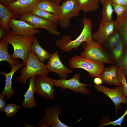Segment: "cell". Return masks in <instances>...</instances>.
Listing matches in <instances>:
<instances>
[{
    "label": "cell",
    "mask_w": 127,
    "mask_h": 127,
    "mask_svg": "<svg viewBox=\"0 0 127 127\" xmlns=\"http://www.w3.org/2000/svg\"><path fill=\"white\" fill-rule=\"evenodd\" d=\"M115 64L118 68L125 72L126 78L127 77V48L122 58Z\"/></svg>",
    "instance_id": "1f68e13d"
},
{
    "label": "cell",
    "mask_w": 127,
    "mask_h": 127,
    "mask_svg": "<svg viewBox=\"0 0 127 127\" xmlns=\"http://www.w3.org/2000/svg\"><path fill=\"white\" fill-rule=\"evenodd\" d=\"M118 68L115 64L105 67L101 75L103 82L109 85H121L117 77Z\"/></svg>",
    "instance_id": "e0dca14e"
},
{
    "label": "cell",
    "mask_w": 127,
    "mask_h": 127,
    "mask_svg": "<svg viewBox=\"0 0 127 127\" xmlns=\"http://www.w3.org/2000/svg\"><path fill=\"white\" fill-rule=\"evenodd\" d=\"M55 3L58 5L59 6L61 1L62 0H51Z\"/></svg>",
    "instance_id": "ab89813d"
},
{
    "label": "cell",
    "mask_w": 127,
    "mask_h": 127,
    "mask_svg": "<svg viewBox=\"0 0 127 127\" xmlns=\"http://www.w3.org/2000/svg\"><path fill=\"white\" fill-rule=\"evenodd\" d=\"M22 63L19 62L12 67L11 71L7 73L4 71H0V74L4 75L5 77V85L1 92L3 95L6 96L8 100L11 99L14 95L16 90L12 87V78L14 74L17 71L23 67Z\"/></svg>",
    "instance_id": "2e32d148"
},
{
    "label": "cell",
    "mask_w": 127,
    "mask_h": 127,
    "mask_svg": "<svg viewBox=\"0 0 127 127\" xmlns=\"http://www.w3.org/2000/svg\"><path fill=\"white\" fill-rule=\"evenodd\" d=\"M35 92L40 96L50 100L55 98L54 88L53 79L47 75H38L35 76L34 80Z\"/></svg>",
    "instance_id": "ba28073f"
},
{
    "label": "cell",
    "mask_w": 127,
    "mask_h": 127,
    "mask_svg": "<svg viewBox=\"0 0 127 127\" xmlns=\"http://www.w3.org/2000/svg\"><path fill=\"white\" fill-rule=\"evenodd\" d=\"M94 87L98 91L102 93L111 100L114 104L116 114L122 107L121 103H123L127 105V98L123 95V89L121 85L117 86L114 88L107 87L101 84L95 85Z\"/></svg>",
    "instance_id": "9c48e42d"
},
{
    "label": "cell",
    "mask_w": 127,
    "mask_h": 127,
    "mask_svg": "<svg viewBox=\"0 0 127 127\" xmlns=\"http://www.w3.org/2000/svg\"><path fill=\"white\" fill-rule=\"evenodd\" d=\"M21 107L20 106L14 103H10L6 105L2 111H4L7 117L11 118L17 113Z\"/></svg>",
    "instance_id": "f1b7e54d"
},
{
    "label": "cell",
    "mask_w": 127,
    "mask_h": 127,
    "mask_svg": "<svg viewBox=\"0 0 127 127\" xmlns=\"http://www.w3.org/2000/svg\"><path fill=\"white\" fill-rule=\"evenodd\" d=\"M9 26L13 34L28 36L39 34L41 32L26 22L22 20L12 19L10 20Z\"/></svg>",
    "instance_id": "7c38bea8"
},
{
    "label": "cell",
    "mask_w": 127,
    "mask_h": 127,
    "mask_svg": "<svg viewBox=\"0 0 127 127\" xmlns=\"http://www.w3.org/2000/svg\"><path fill=\"white\" fill-rule=\"evenodd\" d=\"M71 68H81L85 70L92 77L100 78L105 66L103 64L81 56H75L69 61Z\"/></svg>",
    "instance_id": "5b68a950"
},
{
    "label": "cell",
    "mask_w": 127,
    "mask_h": 127,
    "mask_svg": "<svg viewBox=\"0 0 127 127\" xmlns=\"http://www.w3.org/2000/svg\"><path fill=\"white\" fill-rule=\"evenodd\" d=\"M39 125L40 126V127H48L44 120L42 117L40 120Z\"/></svg>",
    "instance_id": "74e56055"
},
{
    "label": "cell",
    "mask_w": 127,
    "mask_h": 127,
    "mask_svg": "<svg viewBox=\"0 0 127 127\" xmlns=\"http://www.w3.org/2000/svg\"><path fill=\"white\" fill-rule=\"evenodd\" d=\"M58 53V51H56L51 54L47 65V68L49 72L58 74L60 79H67L69 74L72 73L73 71L63 64Z\"/></svg>",
    "instance_id": "8fae6325"
},
{
    "label": "cell",
    "mask_w": 127,
    "mask_h": 127,
    "mask_svg": "<svg viewBox=\"0 0 127 127\" xmlns=\"http://www.w3.org/2000/svg\"><path fill=\"white\" fill-rule=\"evenodd\" d=\"M17 0H0V3L8 7L12 3Z\"/></svg>",
    "instance_id": "e575fe53"
},
{
    "label": "cell",
    "mask_w": 127,
    "mask_h": 127,
    "mask_svg": "<svg viewBox=\"0 0 127 127\" xmlns=\"http://www.w3.org/2000/svg\"><path fill=\"white\" fill-rule=\"evenodd\" d=\"M16 15L8 7L0 3V25L7 33L11 32L9 26V22L12 19L18 18Z\"/></svg>",
    "instance_id": "ac0fdd59"
},
{
    "label": "cell",
    "mask_w": 127,
    "mask_h": 127,
    "mask_svg": "<svg viewBox=\"0 0 127 127\" xmlns=\"http://www.w3.org/2000/svg\"><path fill=\"white\" fill-rule=\"evenodd\" d=\"M41 0H17L8 8L16 15L19 16L31 12Z\"/></svg>",
    "instance_id": "9a60e30c"
},
{
    "label": "cell",
    "mask_w": 127,
    "mask_h": 127,
    "mask_svg": "<svg viewBox=\"0 0 127 127\" xmlns=\"http://www.w3.org/2000/svg\"><path fill=\"white\" fill-rule=\"evenodd\" d=\"M33 13L52 22L56 27L59 24V16L50 13L47 11L35 8L31 12Z\"/></svg>",
    "instance_id": "484cf974"
},
{
    "label": "cell",
    "mask_w": 127,
    "mask_h": 127,
    "mask_svg": "<svg viewBox=\"0 0 127 127\" xmlns=\"http://www.w3.org/2000/svg\"><path fill=\"white\" fill-rule=\"evenodd\" d=\"M81 9L84 13L96 11L99 7V0H77Z\"/></svg>",
    "instance_id": "cb8c5ba5"
},
{
    "label": "cell",
    "mask_w": 127,
    "mask_h": 127,
    "mask_svg": "<svg viewBox=\"0 0 127 127\" xmlns=\"http://www.w3.org/2000/svg\"><path fill=\"white\" fill-rule=\"evenodd\" d=\"M80 76V74L76 73L72 78L69 79H54V85L56 87H60L63 91L68 89L76 93L90 95L91 94V91L86 87L91 86L92 84L81 82L79 80Z\"/></svg>",
    "instance_id": "52a82bcc"
},
{
    "label": "cell",
    "mask_w": 127,
    "mask_h": 127,
    "mask_svg": "<svg viewBox=\"0 0 127 127\" xmlns=\"http://www.w3.org/2000/svg\"><path fill=\"white\" fill-rule=\"evenodd\" d=\"M101 4H102L104 3L105 0H99Z\"/></svg>",
    "instance_id": "60d3db41"
},
{
    "label": "cell",
    "mask_w": 127,
    "mask_h": 127,
    "mask_svg": "<svg viewBox=\"0 0 127 127\" xmlns=\"http://www.w3.org/2000/svg\"><path fill=\"white\" fill-rule=\"evenodd\" d=\"M126 79L127 81V77L126 78Z\"/></svg>",
    "instance_id": "b9f144b4"
},
{
    "label": "cell",
    "mask_w": 127,
    "mask_h": 127,
    "mask_svg": "<svg viewBox=\"0 0 127 127\" xmlns=\"http://www.w3.org/2000/svg\"><path fill=\"white\" fill-rule=\"evenodd\" d=\"M19 18L26 22L36 28L45 29L51 35H60L59 32L56 29V27L52 22L31 12L19 16Z\"/></svg>",
    "instance_id": "30bf717a"
},
{
    "label": "cell",
    "mask_w": 127,
    "mask_h": 127,
    "mask_svg": "<svg viewBox=\"0 0 127 127\" xmlns=\"http://www.w3.org/2000/svg\"><path fill=\"white\" fill-rule=\"evenodd\" d=\"M117 77L119 81L121 83L123 89V95L125 97L127 96V83L125 72L118 68Z\"/></svg>",
    "instance_id": "f546056e"
},
{
    "label": "cell",
    "mask_w": 127,
    "mask_h": 127,
    "mask_svg": "<svg viewBox=\"0 0 127 127\" xmlns=\"http://www.w3.org/2000/svg\"><path fill=\"white\" fill-rule=\"evenodd\" d=\"M81 45L84 51L80 56L103 64H115L109 52L95 41L84 42Z\"/></svg>",
    "instance_id": "277c9868"
},
{
    "label": "cell",
    "mask_w": 127,
    "mask_h": 127,
    "mask_svg": "<svg viewBox=\"0 0 127 127\" xmlns=\"http://www.w3.org/2000/svg\"><path fill=\"white\" fill-rule=\"evenodd\" d=\"M8 43L2 38L0 40V61H6L9 64L10 67L19 63L18 58L12 59L9 54L8 47Z\"/></svg>",
    "instance_id": "7402d4cb"
},
{
    "label": "cell",
    "mask_w": 127,
    "mask_h": 127,
    "mask_svg": "<svg viewBox=\"0 0 127 127\" xmlns=\"http://www.w3.org/2000/svg\"><path fill=\"white\" fill-rule=\"evenodd\" d=\"M36 8L56 16H59V6L51 0H41L37 4Z\"/></svg>",
    "instance_id": "603a6c76"
},
{
    "label": "cell",
    "mask_w": 127,
    "mask_h": 127,
    "mask_svg": "<svg viewBox=\"0 0 127 127\" xmlns=\"http://www.w3.org/2000/svg\"><path fill=\"white\" fill-rule=\"evenodd\" d=\"M31 51L37 59L43 63L48 60L51 55L41 47L37 38L35 37L32 44Z\"/></svg>",
    "instance_id": "44dd1931"
},
{
    "label": "cell",
    "mask_w": 127,
    "mask_h": 127,
    "mask_svg": "<svg viewBox=\"0 0 127 127\" xmlns=\"http://www.w3.org/2000/svg\"></svg>",
    "instance_id": "7bdbcfd3"
},
{
    "label": "cell",
    "mask_w": 127,
    "mask_h": 127,
    "mask_svg": "<svg viewBox=\"0 0 127 127\" xmlns=\"http://www.w3.org/2000/svg\"><path fill=\"white\" fill-rule=\"evenodd\" d=\"M4 96L1 93H0V111L1 112L2 109L6 105L7 101L5 99Z\"/></svg>",
    "instance_id": "836d02e7"
},
{
    "label": "cell",
    "mask_w": 127,
    "mask_h": 127,
    "mask_svg": "<svg viewBox=\"0 0 127 127\" xmlns=\"http://www.w3.org/2000/svg\"><path fill=\"white\" fill-rule=\"evenodd\" d=\"M115 21L116 30L121 36L126 50L127 48V10L120 20Z\"/></svg>",
    "instance_id": "ffe728a7"
},
{
    "label": "cell",
    "mask_w": 127,
    "mask_h": 127,
    "mask_svg": "<svg viewBox=\"0 0 127 127\" xmlns=\"http://www.w3.org/2000/svg\"><path fill=\"white\" fill-rule=\"evenodd\" d=\"M34 37V35L21 36L11 32L7 33L2 38L5 41L11 44L13 48V53L10 55L12 58L14 60L20 58L22 60V67L25 66Z\"/></svg>",
    "instance_id": "6da1fadb"
},
{
    "label": "cell",
    "mask_w": 127,
    "mask_h": 127,
    "mask_svg": "<svg viewBox=\"0 0 127 127\" xmlns=\"http://www.w3.org/2000/svg\"><path fill=\"white\" fill-rule=\"evenodd\" d=\"M61 108L59 105L50 107L45 110L42 116L48 127H69L60 120L59 116L61 115Z\"/></svg>",
    "instance_id": "5bb4252c"
},
{
    "label": "cell",
    "mask_w": 127,
    "mask_h": 127,
    "mask_svg": "<svg viewBox=\"0 0 127 127\" xmlns=\"http://www.w3.org/2000/svg\"><path fill=\"white\" fill-rule=\"evenodd\" d=\"M113 3L123 6H127V0H111Z\"/></svg>",
    "instance_id": "d590c367"
},
{
    "label": "cell",
    "mask_w": 127,
    "mask_h": 127,
    "mask_svg": "<svg viewBox=\"0 0 127 127\" xmlns=\"http://www.w3.org/2000/svg\"><path fill=\"white\" fill-rule=\"evenodd\" d=\"M115 25V21L108 22L102 19L99 23L98 31L92 34V40L102 46L107 39L116 31Z\"/></svg>",
    "instance_id": "4fadbf2b"
},
{
    "label": "cell",
    "mask_w": 127,
    "mask_h": 127,
    "mask_svg": "<svg viewBox=\"0 0 127 127\" xmlns=\"http://www.w3.org/2000/svg\"><path fill=\"white\" fill-rule=\"evenodd\" d=\"M127 115V109L123 115L116 120L113 121L110 120V116H103V118L99 122L98 127H102L109 125L114 126L119 125L122 127L121 124L125 116Z\"/></svg>",
    "instance_id": "83f0119b"
},
{
    "label": "cell",
    "mask_w": 127,
    "mask_h": 127,
    "mask_svg": "<svg viewBox=\"0 0 127 127\" xmlns=\"http://www.w3.org/2000/svg\"><path fill=\"white\" fill-rule=\"evenodd\" d=\"M35 76H33L29 79V87L24 96V99L21 104V106L24 108H34L37 106L36 101L34 97V93L35 92Z\"/></svg>",
    "instance_id": "d6986e66"
},
{
    "label": "cell",
    "mask_w": 127,
    "mask_h": 127,
    "mask_svg": "<svg viewBox=\"0 0 127 127\" xmlns=\"http://www.w3.org/2000/svg\"><path fill=\"white\" fill-rule=\"evenodd\" d=\"M83 25V30L79 35L72 40L71 37L64 35L56 41L57 47L62 50L66 52L70 51L72 49L77 50L78 48L84 42L93 40L92 30L93 23L89 18L84 17L81 20Z\"/></svg>",
    "instance_id": "7a4b0ae2"
},
{
    "label": "cell",
    "mask_w": 127,
    "mask_h": 127,
    "mask_svg": "<svg viewBox=\"0 0 127 127\" xmlns=\"http://www.w3.org/2000/svg\"><path fill=\"white\" fill-rule=\"evenodd\" d=\"M103 5V8L102 12V19L108 22L113 21L112 16L114 10L111 0H105Z\"/></svg>",
    "instance_id": "4316f807"
},
{
    "label": "cell",
    "mask_w": 127,
    "mask_h": 127,
    "mask_svg": "<svg viewBox=\"0 0 127 127\" xmlns=\"http://www.w3.org/2000/svg\"><path fill=\"white\" fill-rule=\"evenodd\" d=\"M20 75L17 81L24 85L28 80L38 75H47L49 72L47 65L39 60L31 51L27 60L25 66L20 70Z\"/></svg>",
    "instance_id": "3957f363"
},
{
    "label": "cell",
    "mask_w": 127,
    "mask_h": 127,
    "mask_svg": "<svg viewBox=\"0 0 127 127\" xmlns=\"http://www.w3.org/2000/svg\"><path fill=\"white\" fill-rule=\"evenodd\" d=\"M114 12L117 15V20H120L125 12L127 10V6L120 5L111 2Z\"/></svg>",
    "instance_id": "4dcf8cb0"
},
{
    "label": "cell",
    "mask_w": 127,
    "mask_h": 127,
    "mask_svg": "<svg viewBox=\"0 0 127 127\" xmlns=\"http://www.w3.org/2000/svg\"><path fill=\"white\" fill-rule=\"evenodd\" d=\"M118 44L114 40L111 35L107 39L101 46L109 52Z\"/></svg>",
    "instance_id": "d6a6232c"
},
{
    "label": "cell",
    "mask_w": 127,
    "mask_h": 127,
    "mask_svg": "<svg viewBox=\"0 0 127 127\" xmlns=\"http://www.w3.org/2000/svg\"><path fill=\"white\" fill-rule=\"evenodd\" d=\"M125 48L122 40L120 41L109 52L115 64L118 63L124 54Z\"/></svg>",
    "instance_id": "d4e9b609"
},
{
    "label": "cell",
    "mask_w": 127,
    "mask_h": 127,
    "mask_svg": "<svg viewBox=\"0 0 127 127\" xmlns=\"http://www.w3.org/2000/svg\"><path fill=\"white\" fill-rule=\"evenodd\" d=\"M7 33L5 30L1 27H0V39L2 38Z\"/></svg>",
    "instance_id": "f35d334b"
},
{
    "label": "cell",
    "mask_w": 127,
    "mask_h": 127,
    "mask_svg": "<svg viewBox=\"0 0 127 127\" xmlns=\"http://www.w3.org/2000/svg\"><path fill=\"white\" fill-rule=\"evenodd\" d=\"M94 82L95 84L97 85L101 84L103 82L102 79L98 77L95 78L94 79Z\"/></svg>",
    "instance_id": "8d00e7d4"
},
{
    "label": "cell",
    "mask_w": 127,
    "mask_h": 127,
    "mask_svg": "<svg viewBox=\"0 0 127 127\" xmlns=\"http://www.w3.org/2000/svg\"><path fill=\"white\" fill-rule=\"evenodd\" d=\"M59 6V24L63 28H68L71 25L70 19L73 17L79 16L81 9L77 0L64 1Z\"/></svg>",
    "instance_id": "8992f818"
}]
</instances>
